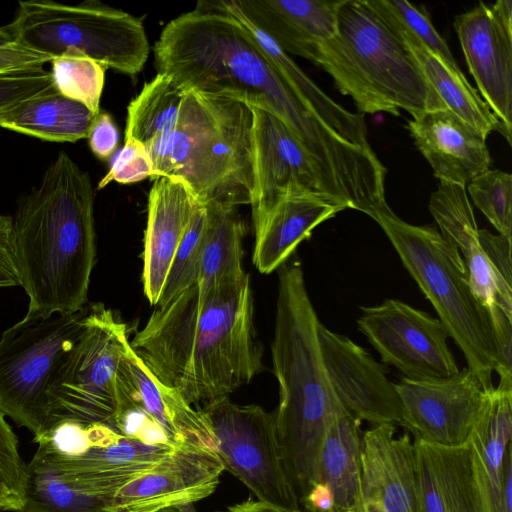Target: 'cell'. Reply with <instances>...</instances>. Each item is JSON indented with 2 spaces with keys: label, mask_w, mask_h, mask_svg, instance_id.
Returning <instances> with one entry per match:
<instances>
[{
  "label": "cell",
  "mask_w": 512,
  "mask_h": 512,
  "mask_svg": "<svg viewBox=\"0 0 512 512\" xmlns=\"http://www.w3.org/2000/svg\"><path fill=\"white\" fill-rule=\"evenodd\" d=\"M378 16L408 50L425 79L449 110L477 129L485 138L496 130L511 145L512 135L506 131L463 73L452 70L410 31L387 17Z\"/></svg>",
  "instance_id": "cell-28"
},
{
  "label": "cell",
  "mask_w": 512,
  "mask_h": 512,
  "mask_svg": "<svg viewBox=\"0 0 512 512\" xmlns=\"http://www.w3.org/2000/svg\"><path fill=\"white\" fill-rule=\"evenodd\" d=\"M224 468L242 481L258 501L285 512H301L286 472L275 416L258 405H239L228 397L204 406Z\"/></svg>",
  "instance_id": "cell-11"
},
{
  "label": "cell",
  "mask_w": 512,
  "mask_h": 512,
  "mask_svg": "<svg viewBox=\"0 0 512 512\" xmlns=\"http://www.w3.org/2000/svg\"><path fill=\"white\" fill-rule=\"evenodd\" d=\"M53 86L64 96L100 112L105 67L75 49H67L51 61Z\"/></svg>",
  "instance_id": "cell-35"
},
{
  "label": "cell",
  "mask_w": 512,
  "mask_h": 512,
  "mask_svg": "<svg viewBox=\"0 0 512 512\" xmlns=\"http://www.w3.org/2000/svg\"><path fill=\"white\" fill-rule=\"evenodd\" d=\"M20 284L12 245V216L0 214V288Z\"/></svg>",
  "instance_id": "cell-43"
},
{
  "label": "cell",
  "mask_w": 512,
  "mask_h": 512,
  "mask_svg": "<svg viewBox=\"0 0 512 512\" xmlns=\"http://www.w3.org/2000/svg\"><path fill=\"white\" fill-rule=\"evenodd\" d=\"M185 93L170 76L157 73L127 107L125 139L147 145L174 129Z\"/></svg>",
  "instance_id": "cell-33"
},
{
  "label": "cell",
  "mask_w": 512,
  "mask_h": 512,
  "mask_svg": "<svg viewBox=\"0 0 512 512\" xmlns=\"http://www.w3.org/2000/svg\"><path fill=\"white\" fill-rule=\"evenodd\" d=\"M318 335L327 377L341 407L361 422L403 427L400 397L385 365L321 322Z\"/></svg>",
  "instance_id": "cell-16"
},
{
  "label": "cell",
  "mask_w": 512,
  "mask_h": 512,
  "mask_svg": "<svg viewBox=\"0 0 512 512\" xmlns=\"http://www.w3.org/2000/svg\"><path fill=\"white\" fill-rule=\"evenodd\" d=\"M366 3L378 15L387 17L410 31L452 70L463 73L425 9L404 0H366Z\"/></svg>",
  "instance_id": "cell-38"
},
{
  "label": "cell",
  "mask_w": 512,
  "mask_h": 512,
  "mask_svg": "<svg viewBox=\"0 0 512 512\" xmlns=\"http://www.w3.org/2000/svg\"><path fill=\"white\" fill-rule=\"evenodd\" d=\"M6 27L15 42L52 59L75 49L105 68L131 76L143 69L150 52L140 19L95 1H20L15 19Z\"/></svg>",
  "instance_id": "cell-8"
},
{
  "label": "cell",
  "mask_w": 512,
  "mask_h": 512,
  "mask_svg": "<svg viewBox=\"0 0 512 512\" xmlns=\"http://www.w3.org/2000/svg\"><path fill=\"white\" fill-rule=\"evenodd\" d=\"M468 192L474 205L498 231L511 239L512 236V176L488 169L468 183Z\"/></svg>",
  "instance_id": "cell-37"
},
{
  "label": "cell",
  "mask_w": 512,
  "mask_h": 512,
  "mask_svg": "<svg viewBox=\"0 0 512 512\" xmlns=\"http://www.w3.org/2000/svg\"><path fill=\"white\" fill-rule=\"evenodd\" d=\"M395 385L403 427L415 439L447 448L470 440L486 391L467 367L447 378L403 377Z\"/></svg>",
  "instance_id": "cell-14"
},
{
  "label": "cell",
  "mask_w": 512,
  "mask_h": 512,
  "mask_svg": "<svg viewBox=\"0 0 512 512\" xmlns=\"http://www.w3.org/2000/svg\"><path fill=\"white\" fill-rule=\"evenodd\" d=\"M357 326L381 362L405 378H447L459 371L441 321L403 301L386 299L361 307Z\"/></svg>",
  "instance_id": "cell-13"
},
{
  "label": "cell",
  "mask_w": 512,
  "mask_h": 512,
  "mask_svg": "<svg viewBox=\"0 0 512 512\" xmlns=\"http://www.w3.org/2000/svg\"><path fill=\"white\" fill-rule=\"evenodd\" d=\"M26 473L20 512H112L109 500L76 489L35 457Z\"/></svg>",
  "instance_id": "cell-34"
},
{
  "label": "cell",
  "mask_w": 512,
  "mask_h": 512,
  "mask_svg": "<svg viewBox=\"0 0 512 512\" xmlns=\"http://www.w3.org/2000/svg\"><path fill=\"white\" fill-rule=\"evenodd\" d=\"M87 138L91 151L98 159L108 160L114 154L119 142V132L108 112L100 110L95 116Z\"/></svg>",
  "instance_id": "cell-42"
},
{
  "label": "cell",
  "mask_w": 512,
  "mask_h": 512,
  "mask_svg": "<svg viewBox=\"0 0 512 512\" xmlns=\"http://www.w3.org/2000/svg\"><path fill=\"white\" fill-rule=\"evenodd\" d=\"M96 115L52 84L1 111L0 127L51 142H76L88 137Z\"/></svg>",
  "instance_id": "cell-29"
},
{
  "label": "cell",
  "mask_w": 512,
  "mask_h": 512,
  "mask_svg": "<svg viewBox=\"0 0 512 512\" xmlns=\"http://www.w3.org/2000/svg\"><path fill=\"white\" fill-rule=\"evenodd\" d=\"M12 34L9 32L6 26L0 27V46L10 44L14 42Z\"/></svg>",
  "instance_id": "cell-51"
},
{
  "label": "cell",
  "mask_w": 512,
  "mask_h": 512,
  "mask_svg": "<svg viewBox=\"0 0 512 512\" xmlns=\"http://www.w3.org/2000/svg\"><path fill=\"white\" fill-rule=\"evenodd\" d=\"M52 58L17 42L0 46V72L44 65Z\"/></svg>",
  "instance_id": "cell-44"
},
{
  "label": "cell",
  "mask_w": 512,
  "mask_h": 512,
  "mask_svg": "<svg viewBox=\"0 0 512 512\" xmlns=\"http://www.w3.org/2000/svg\"><path fill=\"white\" fill-rule=\"evenodd\" d=\"M52 85L42 65L0 72V112Z\"/></svg>",
  "instance_id": "cell-40"
},
{
  "label": "cell",
  "mask_w": 512,
  "mask_h": 512,
  "mask_svg": "<svg viewBox=\"0 0 512 512\" xmlns=\"http://www.w3.org/2000/svg\"><path fill=\"white\" fill-rule=\"evenodd\" d=\"M129 344L126 325L111 309H87L82 331L51 382L46 430L62 420L112 425L119 363Z\"/></svg>",
  "instance_id": "cell-10"
},
{
  "label": "cell",
  "mask_w": 512,
  "mask_h": 512,
  "mask_svg": "<svg viewBox=\"0 0 512 512\" xmlns=\"http://www.w3.org/2000/svg\"><path fill=\"white\" fill-rule=\"evenodd\" d=\"M512 383L499 382L486 391L470 440L483 462L493 512H499L505 453L511 445Z\"/></svg>",
  "instance_id": "cell-32"
},
{
  "label": "cell",
  "mask_w": 512,
  "mask_h": 512,
  "mask_svg": "<svg viewBox=\"0 0 512 512\" xmlns=\"http://www.w3.org/2000/svg\"><path fill=\"white\" fill-rule=\"evenodd\" d=\"M198 204L180 180L165 176L154 179L148 195L143 254V287L151 305L159 303L173 258Z\"/></svg>",
  "instance_id": "cell-24"
},
{
  "label": "cell",
  "mask_w": 512,
  "mask_h": 512,
  "mask_svg": "<svg viewBox=\"0 0 512 512\" xmlns=\"http://www.w3.org/2000/svg\"><path fill=\"white\" fill-rule=\"evenodd\" d=\"M174 445H148L119 435L110 442L91 444L74 457H59L37 449L33 457L76 489L111 502L126 483L150 469Z\"/></svg>",
  "instance_id": "cell-21"
},
{
  "label": "cell",
  "mask_w": 512,
  "mask_h": 512,
  "mask_svg": "<svg viewBox=\"0 0 512 512\" xmlns=\"http://www.w3.org/2000/svg\"><path fill=\"white\" fill-rule=\"evenodd\" d=\"M343 210L341 205L324 195H286L254 223V265L263 274L279 269L319 224Z\"/></svg>",
  "instance_id": "cell-25"
},
{
  "label": "cell",
  "mask_w": 512,
  "mask_h": 512,
  "mask_svg": "<svg viewBox=\"0 0 512 512\" xmlns=\"http://www.w3.org/2000/svg\"><path fill=\"white\" fill-rule=\"evenodd\" d=\"M419 512H493L480 455L469 440L447 448L413 442Z\"/></svg>",
  "instance_id": "cell-18"
},
{
  "label": "cell",
  "mask_w": 512,
  "mask_h": 512,
  "mask_svg": "<svg viewBox=\"0 0 512 512\" xmlns=\"http://www.w3.org/2000/svg\"><path fill=\"white\" fill-rule=\"evenodd\" d=\"M157 73L185 90L221 95L280 119L333 181L347 175L362 150L307 106L232 16L196 8L171 20L154 45Z\"/></svg>",
  "instance_id": "cell-1"
},
{
  "label": "cell",
  "mask_w": 512,
  "mask_h": 512,
  "mask_svg": "<svg viewBox=\"0 0 512 512\" xmlns=\"http://www.w3.org/2000/svg\"><path fill=\"white\" fill-rule=\"evenodd\" d=\"M153 177V167L146 146L134 139H125L123 147L113 157L106 175L99 181L97 189L110 182L132 184Z\"/></svg>",
  "instance_id": "cell-39"
},
{
  "label": "cell",
  "mask_w": 512,
  "mask_h": 512,
  "mask_svg": "<svg viewBox=\"0 0 512 512\" xmlns=\"http://www.w3.org/2000/svg\"><path fill=\"white\" fill-rule=\"evenodd\" d=\"M271 344L279 384L275 416L289 479L301 501L318 482L320 453L329 425L342 408L330 386L319 343L320 320L298 263L278 269Z\"/></svg>",
  "instance_id": "cell-4"
},
{
  "label": "cell",
  "mask_w": 512,
  "mask_h": 512,
  "mask_svg": "<svg viewBox=\"0 0 512 512\" xmlns=\"http://www.w3.org/2000/svg\"><path fill=\"white\" fill-rule=\"evenodd\" d=\"M361 421L343 408L333 417L320 453L318 481L333 498L332 512H365L361 494Z\"/></svg>",
  "instance_id": "cell-30"
},
{
  "label": "cell",
  "mask_w": 512,
  "mask_h": 512,
  "mask_svg": "<svg viewBox=\"0 0 512 512\" xmlns=\"http://www.w3.org/2000/svg\"><path fill=\"white\" fill-rule=\"evenodd\" d=\"M247 275L201 294L196 284L156 306L130 346L190 405L228 397L262 369Z\"/></svg>",
  "instance_id": "cell-2"
},
{
  "label": "cell",
  "mask_w": 512,
  "mask_h": 512,
  "mask_svg": "<svg viewBox=\"0 0 512 512\" xmlns=\"http://www.w3.org/2000/svg\"><path fill=\"white\" fill-rule=\"evenodd\" d=\"M27 465L18 451L17 437L0 412V484L24 501Z\"/></svg>",
  "instance_id": "cell-41"
},
{
  "label": "cell",
  "mask_w": 512,
  "mask_h": 512,
  "mask_svg": "<svg viewBox=\"0 0 512 512\" xmlns=\"http://www.w3.org/2000/svg\"><path fill=\"white\" fill-rule=\"evenodd\" d=\"M224 465L218 454L201 445L182 442L150 469L123 485L112 497V512H151L192 504L212 494Z\"/></svg>",
  "instance_id": "cell-17"
},
{
  "label": "cell",
  "mask_w": 512,
  "mask_h": 512,
  "mask_svg": "<svg viewBox=\"0 0 512 512\" xmlns=\"http://www.w3.org/2000/svg\"><path fill=\"white\" fill-rule=\"evenodd\" d=\"M87 308L28 315L0 337V412L41 435L50 417L49 389L60 363L79 337Z\"/></svg>",
  "instance_id": "cell-9"
},
{
  "label": "cell",
  "mask_w": 512,
  "mask_h": 512,
  "mask_svg": "<svg viewBox=\"0 0 512 512\" xmlns=\"http://www.w3.org/2000/svg\"><path fill=\"white\" fill-rule=\"evenodd\" d=\"M320 66L359 113L405 110L413 119L448 109L408 50L366 0H342L334 35L313 49Z\"/></svg>",
  "instance_id": "cell-6"
},
{
  "label": "cell",
  "mask_w": 512,
  "mask_h": 512,
  "mask_svg": "<svg viewBox=\"0 0 512 512\" xmlns=\"http://www.w3.org/2000/svg\"><path fill=\"white\" fill-rule=\"evenodd\" d=\"M151 512H194L191 504H184V505H173L164 507L158 510H154Z\"/></svg>",
  "instance_id": "cell-50"
},
{
  "label": "cell",
  "mask_w": 512,
  "mask_h": 512,
  "mask_svg": "<svg viewBox=\"0 0 512 512\" xmlns=\"http://www.w3.org/2000/svg\"><path fill=\"white\" fill-rule=\"evenodd\" d=\"M206 208L208 221L196 282L201 294L247 276L242 265L245 227L238 207Z\"/></svg>",
  "instance_id": "cell-31"
},
{
  "label": "cell",
  "mask_w": 512,
  "mask_h": 512,
  "mask_svg": "<svg viewBox=\"0 0 512 512\" xmlns=\"http://www.w3.org/2000/svg\"><path fill=\"white\" fill-rule=\"evenodd\" d=\"M407 127L440 181L466 186L491 165L486 138L449 109L427 112Z\"/></svg>",
  "instance_id": "cell-23"
},
{
  "label": "cell",
  "mask_w": 512,
  "mask_h": 512,
  "mask_svg": "<svg viewBox=\"0 0 512 512\" xmlns=\"http://www.w3.org/2000/svg\"><path fill=\"white\" fill-rule=\"evenodd\" d=\"M429 210L441 236L458 250L490 323L512 320L511 239L478 228L465 186L440 181Z\"/></svg>",
  "instance_id": "cell-12"
},
{
  "label": "cell",
  "mask_w": 512,
  "mask_h": 512,
  "mask_svg": "<svg viewBox=\"0 0 512 512\" xmlns=\"http://www.w3.org/2000/svg\"><path fill=\"white\" fill-rule=\"evenodd\" d=\"M146 146L153 177L183 182L204 206L250 204L253 112L240 100L186 90L174 129Z\"/></svg>",
  "instance_id": "cell-5"
},
{
  "label": "cell",
  "mask_w": 512,
  "mask_h": 512,
  "mask_svg": "<svg viewBox=\"0 0 512 512\" xmlns=\"http://www.w3.org/2000/svg\"><path fill=\"white\" fill-rule=\"evenodd\" d=\"M240 10L288 55L309 60L315 46L331 38L340 1L234 0Z\"/></svg>",
  "instance_id": "cell-26"
},
{
  "label": "cell",
  "mask_w": 512,
  "mask_h": 512,
  "mask_svg": "<svg viewBox=\"0 0 512 512\" xmlns=\"http://www.w3.org/2000/svg\"><path fill=\"white\" fill-rule=\"evenodd\" d=\"M207 221L208 212L206 206L198 204L175 253L157 305L168 302L176 295L196 284Z\"/></svg>",
  "instance_id": "cell-36"
},
{
  "label": "cell",
  "mask_w": 512,
  "mask_h": 512,
  "mask_svg": "<svg viewBox=\"0 0 512 512\" xmlns=\"http://www.w3.org/2000/svg\"><path fill=\"white\" fill-rule=\"evenodd\" d=\"M400 260L430 301L458 348L467 368L485 391L494 388L496 348L487 311L475 296L458 250L431 225H412L387 203L370 214Z\"/></svg>",
  "instance_id": "cell-7"
},
{
  "label": "cell",
  "mask_w": 512,
  "mask_h": 512,
  "mask_svg": "<svg viewBox=\"0 0 512 512\" xmlns=\"http://www.w3.org/2000/svg\"><path fill=\"white\" fill-rule=\"evenodd\" d=\"M499 512H512V447L505 453Z\"/></svg>",
  "instance_id": "cell-46"
},
{
  "label": "cell",
  "mask_w": 512,
  "mask_h": 512,
  "mask_svg": "<svg viewBox=\"0 0 512 512\" xmlns=\"http://www.w3.org/2000/svg\"><path fill=\"white\" fill-rule=\"evenodd\" d=\"M227 512H285L272 505L261 501L247 500L236 504L228 509Z\"/></svg>",
  "instance_id": "cell-49"
},
{
  "label": "cell",
  "mask_w": 512,
  "mask_h": 512,
  "mask_svg": "<svg viewBox=\"0 0 512 512\" xmlns=\"http://www.w3.org/2000/svg\"><path fill=\"white\" fill-rule=\"evenodd\" d=\"M125 405L143 409L163 429L171 444L187 441L216 452V437L205 413L193 409L180 394L155 378L130 344L120 360L117 375V409Z\"/></svg>",
  "instance_id": "cell-22"
},
{
  "label": "cell",
  "mask_w": 512,
  "mask_h": 512,
  "mask_svg": "<svg viewBox=\"0 0 512 512\" xmlns=\"http://www.w3.org/2000/svg\"><path fill=\"white\" fill-rule=\"evenodd\" d=\"M391 424L375 425L361 437V494L365 512H419L413 442L395 438Z\"/></svg>",
  "instance_id": "cell-20"
},
{
  "label": "cell",
  "mask_w": 512,
  "mask_h": 512,
  "mask_svg": "<svg viewBox=\"0 0 512 512\" xmlns=\"http://www.w3.org/2000/svg\"><path fill=\"white\" fill-rule=\"evenodd\" d=\"M196 8L228 14L235 18L307 106L348 141L365 150H372L364 115L346 110L325 94L291 56L240 10L234 0L199 1Z\"/></svg>",
  "instance_id": "cell-27"
},
{
  "label": "cell",
  "mask_w": 512,
  "mask_h": 512,
  "mask_svg": "<svg viewBox=\"0 0 512 512\" xmlns=\"http://www.w3.org/2000/svg\"><path fill=\"white\" fill-rule=\"evenodd\" d=\"M24 504L21 497L0 484V511L20 512Z\"/></svg>",
  "instance_id": "cell-48"
},
{
  "label": "cell",
  "mask_w": 512,
  "mask_h": 512,
  "mask_svg": "<svg viewBox=\"0 0 512 512\" xmlns=\"http://www.w3.org/2000/svg\"><path fill=\"white\" fill-rule=\"evenodd\" d=\"M305 512H332L333 498L328 486L318 481L300 501Z\"/></svg>",
  "instance_id": "cell-45"
},
{
  "label": "cell",
  "mask_w": 512,
  "mask_h": 512,
  "mask_svg": "<svg viewBox=\"0 0 512 512\" xmlns=\"http://www.w3.org/2000/svg\"><path fill=\"white\" fill-rule=\"evenodd\" d=\"M454 28L480 97L512 135V33L483 2L456 16Z\"/></svg>",
  "instance_id": "cell-19"
},
{
  "label": "cell",
  "mask_w": 512,
  "mask_h": 512,
  "mask_svg": "<svg viewBox=\"0 0 512 512\" xmlns=\"http://www.w3.org/2000/svg\"><path fill=\"white\" fill-rule=\"evenodd\" d=\"M251 109L254 189L250 205L253 223L291 193L320 194L333 200L317 163L289 128L271 113L256 107Z\"/></svg>",
  "instance_id": "cell-15"
},
{
  "label": "cell",
  "mask_w": 512,
  "mask_h": 512,
  "mask_svg": "<svg viewBox=\"0 0 512 512\" xmlns=\"http://www.w3.org/2000/svg\"><path fill=\"white\" fill-rule=\"evenodd\" d=\"M12 245L28 315L85 308L96 260L89 174L61 151L12 217Z\"/></svg>",
  "instance_id": "cell-3"
},
{
  "label": "cell",
  "mask_w": 512,
  "mask_h": 512,
  "mask_svg": "<svg viewBox=\"0 0 512 512\" xmlns=\"http://www.w3.org/2000/svg\"><path fill=\"white\" fill-rule=\"evenodd\" d=\"M491 10L498 22L512 33V1L499 0L491 6Z\"/></svg>",
  "instance_id": "cell-47"
}]
</instances>
